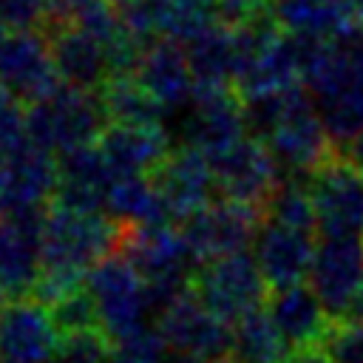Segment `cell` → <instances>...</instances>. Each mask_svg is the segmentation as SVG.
<instances>
[{
  "label": "cell",
  "mask_w": 363,
  "mask_h": 363,
  "mask_svg": "<svg viewBox=\"0 0 363 363\" xmlns=\"http://www.w3.org/2000/svg\"><path fill=\"white\" fill-rule=\"evenodd\" d=\"M85 289L96 303L99 329L111 340L150 326L153 303L147 281L122 250L105 255L85 272Z\"/></svg>",
  "instance_id": "3957f363"
},
{
  "label": "cell",
  "mask_w": 363,
  "mask_h": 363,
  "mask_svg": "<svg viewBox=\"0 0 363 363\" xmlns=\"http://www.w3.org/2000/svg\"><path fill=\"white\" fill-rule=\"evenodd\" d=\"M320 235H363V173L335 153L309 173Z\"/></svg>",
  "instance_id": "52a82bcc"
},
{
  "label": "cell",
  "mask_w": 363,
  "mask_h": 363,
  "mask_svg": "<svg viewBox=\"0 0 363 363\" xmlns=\"http://www.w3.org/2000/svg\"><path fill=\"white\" fill-rule=\"evenodd\" d=\"M26 102L17 99L9 88L0 85V147L9 153L14 147H20L23 142H28L26 133Z\"/></svg>",
  "instance_id": "e575fe53"
},
{
  "label": "cell",
  "mask_w": 363,
  "mask_h": 363,
  "mask_svg": "<svg viewBox=\"0 0 363 363\" xmlns=\"http://www.w3.org/2000/svg\"><path fill=\"white\" fill-rule=\"evenodd\" d=\"M167 111H182L196 94V77L184 51V43L156 37L145 45L133 74Z\"/></svg>",
  "instance_id": "44dd1931"
},
{
  "label": "cell",
  "mask_w": 363,
  "mask_h": 363,
  "mask_svg": "<svg viewBox=\"0 0 363 363\" xmlns=\"http://www.w3.org/2000/svg\"><path fill=\"white\" fill-rule=\"evenodd\" d=\"M264 139L286 173L309 176L335 156L332 133L323 116L315 111V96L309 91L286 111V116Z\"/></svg>",
  "instance_id": "8fae6325"
},
{
  "label": "cell",
  "mask_w": 363,
  "mask_h": 363,
  "mask_svg": "<svg viewBox=\"0 0 363 363\" xmlns=\"http://www.w3.org/2000/svg\"><path fill=\"white\" fill-rule=\"evenodd\" d=\"M267 309L275 318L281 335L286 337L292 354L320 349L335 323V318L329 315L318 292L303 281L272 289V295L267 298Z\"/></svg>",
  "instance_id": "ffe728a7"
},
{
  "label": "cell",
  "mask_w": 363,
  "mask_h": 363,
  "mask_svg": "<svg viewBox=\"0 0 363 363\" xmlns=\"http://www.w3.org/2000/svg\"><path fill=\"white\" fill-rule=\"evenodd\" d=\"M9 301H11V298H9V295L0 289V318H3V312H6V306H9Z\"/></svg>",
  "instance_id": "60d3db41"
},
{
  "label": "cell",
  "mask_w": 363,
  "mask_h": 363,
  "mask_svg": "<svg viewBox=\"0 0 363 363\" xmlns=\"http://www.w3.org/2000/svg\"><path fill=\"white\" fill-rule=\"evenodd\" d=\"M303 82V57H301V40L289 31H275L269 40H264L255 54L244 62L235 91L241 96L250 94H269L284 91Z\"/></svg>",
  "instance_id": "7402d4cb"
},
{
  "label": "cell",
  "mask_w": 363,
  "mask_h": 363,
  "mask_svg": "<svg viewBox=\"0 0 363 363\" xmlns=\"http://www.w3.org/2000/svg\"><path fill=\"white\" fill-rule=\"evenodd\" d=\"M153 179L159 184V190L164 193L176 221H184L190 213L210 204L213 196L218 193L216 170H213L210 156L190 147V145H182L179 150H170L167 159L156 167Z\"/></svg>",
  "instance_id": "2e32d148"
},
{
  "label": "cell",
  "mask_w": 363,
  "mask_h": 363,
  "mask_svg": "<svg viewBox=\"0 0 363 363\" xmlns=\"http://www.w3.org/2000/svg\"><path fill=\"white\" fill-rule=\"evenodd\" d=\"M235 363H286L292 349L281 335L269 309H252L233 323V352Z\"/></svg>",
  "instance_id": "4316f807"
},
{
  "label": "cell",
  "mask_w": 363,
  "mask_h": 363,
  "mask_svg": "<svg viewBox=\"0 0 363 363\" xmlns=\"http://www.w3.org/2000/svg\"><path fill=\"white\" fill-rule=\"evenodd\" d=\"M156 326L170 352L196 354L204 360H221L233 352V323L204 306L193 289L156 315Z\"/></svg>",
  "instance_id": "9c48e42d"
},
{
  "label": "cell",
  "mask_w": 363,
  "mask_h": 363,
  "mask_svg": "<svg viewBox=\"0 0 363 363\" xmlns=\"http://www.w3.org/2000/svg\"><path fill=\"white\" fill-rule=\"evenodd\" d=\"M125 224L108 210H71L51 204L43 224V275L37 298L45 303L60 301L85 284V272L116 252Z\"/></svg>",
  "instance_id": "6da1fadb"
},
{
  "label": "cell",
  "mask_w": 363,
  "mask_h": 363,
  "mask_svg": "<svg viewBox=\"0 0 363 363\" xmlns=\"http://www.w3.org/2000/svg\"><path fill=\"white\" fill-rule=\"evenodd\" d=\"M267 289L269 284L258 267V258L247 250L201 261L193 275L196 298L230 323L258 309L267 301Z\"/></svg>",
  "instance_id": "277c9868"
},
{
  "label": "cell",
  "mask_w": 363,
  "mask_h": 363,
  "mask_svg": "<svg viewBox=\"0 0 363 363\" xmlns=\"http://www.w3.org/2000/svg\"><path fill=\"white\" fill-rule=\"evenodd\" d=\"M105 210L128 224V227H147V224H170L176 221L164 193L159 190L156 179L150 173H128V176H116L111 190H108V201Z\"/></svg>",
  "instance_id": "484cf974"
},
{
  "label": "cell",
  "mask_w": 363,
  "mask_h": 363,
  "mask_svg": "<svg viewBox=\"0 0 363 363\" xmlns=\"http://www.w3.org/2000/svg\"><path fill=\"white\" fill-rule=\"evenodd\" d=\"M105 125L108 116L99 94L68 82H60L54 91L26 105L28 142L54 156L68 147L96 142Z\"/></svg>",
  "instance_id": "7a4b0ae2"
},
{
  "label": "cell",
  "mask_w": 363,
  "mask_h": 363,
  "mask_svg": "<svg viewBox=\"0 0 363 363\" xmlns=\"http://www.w3.org/2000/svg\"><path fill=\"white\" fill-rule=\"evenodd\" d=\"M51 318L60 329V335H71V332H88V329H99V315H96V303L91 298V292L82 286L71 289L68 295H62L57 303L48 306Z\"/></svg>",
  "instance_id": "1f68e13d"
},
{
  "label": "cell",
  "mask_w": 363,
  "mask_h": 363,
  "mask_svg": "<svg viewBox=\"0 0 363 363\" xmlns=\"http://www.w3.org/2000/svg\"><path fill=\"white\" fill-rule=\"evenodd\" d=\"M335 153H340L346 162H352V164L363 173V133H357V136H352V139L335 145Z\"/></svg>",
  "instance_id": "8d00e7d4"
},
{
  "label": "cell",
  "mask_w": 363,
  "mask_h": 363,
  "mask_svg": "<svg viewBox=\"0 0 363 363\" xmlns=\"http://www.w3.org/2000/svg\"><path fill=\"white\" fill-rule=\"evenodd\" d=\"M102 108L108 122H122V125H159L170 111L133 77H111L99 91Z\"/></svg>",
  "instance_id": "83f0119b"
},
{
  "label": "cell",
  "mask_w": 363,
  "mask_h": 363,
  "mask_svg": "<svg viewBox=\"0 0 363 363\" xmlns=\"http://www.w3.org/2000/svg\"><path fill=\"white\" fill-rule=\"evenodd\" d=\"M269 9L278 26L295 37L346 40L363 28L337 0H269Z\"/></svg>",
  "instance_id": "d4e9b609"
},
{
  "label": "cell",
  "mask_w": 363,
  "mask_h": 363,
  "mask_svg": "<svg viewBox=\"0 0 363 363\" xmlns=\"http://www.w3.org/2000/svg\"><path fill=\"white\" fill-rule=\"evenodd\" d=\"M60 184V167L54 153L23 142L9 150L0 164V213H14L26 207H45Z\"/></svg>",
  "instance_id": "9a60e30c"
},
{
  "label": "cell",
  "mask_w": 363,
  "mask_h": 363,
  "mask_svg": "<svg viewBox=\"0 0 363 363\" xmlns=\"http://www.w3.org/2000/svg\"><path fill=\"white\" fill-rule=\"evenodd\" d=\"M60 329L37 298H11L0 318V363H51Z\"/></svg>",
  "instance_id": "5bb4252c"
},
{
  "label": "cell",
  "mask_w": 363,
  "mask_h": 363,
  "mask_svg": "<svg viewBox=\"0 0 363 363\" xmlns=\"http://www.w3.org/2000/svg\"><path fill=\"white\" fill-rule=\"evenodd\" d=\"M0 17L9 28H40L48 20L43 0H0Z\"/></svg>",
  "instance_id": "d590c367"
},
{
  "label": "cell",
  "mask_w": 363,
  "mask_h": 363,
  "mask_svg": "<svg viewBox=\"0 0 363 363\" xmlns=\"http://www.w3.org/2000/svg\"><path fill=\"white\" fill-rule=\"evenodd\" d=\"M99 150L105 153L108 164L116 176L128 173H156V167L167 159L170 136L162 125H122L108 122L96 139Z\"/></svg>",
  "instance_id": "603a6c76"
},
{
  "label": "cell",
  "mask_w": 363,
  "mask_h": 363,
  "mask_svg": "<svg viewBox=\"0 0 363 363\" xmlns=\"http://www.w3.org/2000/svg\"><path fill=\"white\" fill-rule=\"evenodd\" d=\"M264 218H267L264 207L221 196V199H213L210 204H204L201 210L190 213L182 221V230H184L193 252L199 255V261H210V258H221V255L247 250L255 241Z\"/></svg>",
  "instance_id": "8992f818"
},
{
  "label": "cell",
  "mask_w": 363,
  "mask_h": 363,
  "mask_svg": "<svg viewBox=\"0 0 363 363\" xmlns=\"http://www.w3.org/2000/svg\"><path fill=\"white\" fill-rule=\"evenodd\" d=\"M111 337L102 329L62 335L51 363H111Z\"/></svg>",
  "instance_id": "d6a6232c"
},
{
  "label": "cell",
  "mask_w": 363,
  "mask_h": 363,
  "mask_svg": "<svg viewBox=\"0 0 363 363\" xmlns=\"http://www.w3.org/2000/svg\"><path fill=\"white\" fill-rule=\"evenodd\" d=\"M213 363H235L233 357H221V360H213Z\"/></svg>",
  "instance_id": "7bdbcfd3"
},
{
  "label": "cell",
  "mask_w": 363,
  "mask_h": 363,
  "mask_svg": "<svg viewBox=\"0 0 363 363\" xmlns=\"http://www.w3.org/2000/svg\"><path fill=\"white\" fill-rule=\"evenodd\" d=\"M309 286L318 292L329 315L340 320L363 292V235H320L309 269Z\"/></svg>",
  "instance_id": "30bf717a"
},
{
  "label": "cell",
  "mask_w": 363,
  "mask_h": 363,
  "mask_svg": "<svg viewBox=\"0 0 363 363\" xmlns=\"http://www.w3.org/2000/svg\"><path fill=\"white\" fill-rule=\"evenodd\" d=\"M247 130L241 94L235 88H196L184 108L182 136L184 145L216 156L235 145Z\"/></svg>",
  "instance_id": "7c38bea8"
},
{
  "label": "cell",
  "mask_w": 363,
  "mask_h": 363,
  "mask_svg": "<svg viewBox=\"0 0 363 363\" xmlns=\"http://www.w3.org/2000/svg\"><path fill=\"white\" fill-rule=\"evenodd\" d=\"M119 9H125V6H130V3H139V0H113Z\"/></svg>",
  "instance_id": "b9f144b4"
},
{
  "label": "cell",
  "mask_w": 363,
  "mask_h": 363,
  "mask_svg": "<svg viewBox=\"0 0 363 363\" xmlns=\"http://www.w3.org/2000/svg\"><path fill=\"white\" fill-rule=\"evenodd\" d=\"M252 252L258 258V267L269 284V289L298 284L309 278L312 258H315V233L281 224L275 218H264Z\"/></svg>",
  "instance_id": "ac0fdd59"
},
{
  "label": "cell",
  "mask_w": 363,
  "mask_h": 363,
  "mask_svg": "<svg viewBox=\"0 0 363 363\" xmlns=\"http://www.w3.org/2000/svg\"><path fill=\"white\" fill-rule=\"evenodd\" d=\"M45 34L51 43V57H54V68H57L60 82L99 91L111 79L108 51L96 34H91V31H85L68 20L48 23Z\"/></svg>",
  "instance_id": "d6986e66"
},
{
  "label": "cell",
  "mask_w": 363,
  "mask_h": 363,
  "mask_svg": "<svg viewBox=\"0 0 363 363\" xmlns=\"http://www.w3.org/2000/svg\"><path fill=\"white\" fill-rule=\"evenodd\" d=\"M286 363H292V357H289V360H286Z\"/></svg>",
  "instance_id": "ee69618b"
},
{
  "label": "cell",
  "mask_w": 363,
  "mask_h": 363,
  "mask_svg": "<svg viewBox=\"0 0 363 363\" xmlns=\"http://www.w3.org/2000/svg\"><path fill=\"white\" fill-rule=\"evenodd\" d=\"M196 88H235L238 77V37L235 26L216 23L184 43Z\"/></svg>",
  "instance_id": "cb8c5ba5"
},
{
  "label": "cell",
  "mask_w": 363,
  "mask_h": 363,
  "mask_svg": "<svg viewBox=\"0 0 363 363\" xmlns=\"http://www.w3.org/2000/svg\"><path fill=\"white\" fill-rule=\"evenodd\" d=\"M48 207L0 213V289L28 298L43 275V224Z\"/></svg>",
  "instance_id": "ba28073f"
},
{
  "label": "cell",
  "mask_w": 363,
  "mask_h": 363,
  "mask_svg": "<svg viewBox=\"0 0 363 363\" xmlns=\"http://www.w3.org/2000/svg\"><path fill=\"white\" fill-rule=\"evenodd\" d=\"M320 349L332 363H363V320H335Z\"/></svg>",
  "instance_id": "836d02e7"
},
{
  "label": "cell",
  "mask_w": 363,
  "mask_h": 363,
  "mask_svg": "<svg viewBox=\"0 0 363 363\" xmlns=\"http://www.w3.org/2000/svg\"><path fill=\"white\" fill-rule=\"evenodd\" d=\"M167 363H213V360H204V357H196V354H182V352H170Z\"/></svg>",
  "instance_id": "f35d334b"
},
{
  "label": "cell",
  "mask_w": 363,
  "mask_h": 363,
  "mask_svg": "<svg viewBox=\"0 0 363 363\" xmlns=\"http://www.w3.org/2000/svg\"><path fill=\"white\" fill-rule=\"evenodd\" d=\"M111 343V363H167L170 357V346L159 326H145Z\"/></svg>",
  "instance_id": "4dcf8cb0"
},
{
  "label": "cell",
  "mask_w": 363,
  "mask_h": 363,
  "mask_svg": "<svg viewBox=\"0 0 363 363\" xmlns=\"http://www.w3.org/2000/svg\"><path fill=\"white\" fill-rule=\"evenodd\" d=\"M43 3L48 11V23H62V20H68V14L74 11V6L79 0H43Z\"/></svg>",
  "instance_id": "74e56055"
},
{
  "label": "cell",
  "mask_w": 363,
  "mask_h": 363,
  "mask_svg": "<svg viewBox=\"0 0 363 363\" xmlns=\"http://www.w3.org/2000/svg\"><path fill=\"white\" fill-rule=\"evenodd\" d=\"M11 31H14V28H9V26H6V20L0 17V48H3V43L9 40V34H11Z\"/></svg>",
  "instance_id": "ab89813d"
},
{
  "label": "cell",
  "mask_w": 363,
  "mask_h": 363,
  "mask_svg": "<svg viewBox=\"0 0 363 363\" xmlns=\"http://www.w3.org/2000/svg\"><path fill=\"white\" fill-rule=\"evenodd\" d=\"M267 218H275L306 233H318V210L309 193V176L298 179L295 173H286L267 204Z\"/></svg>",
  "instance_id": "f1b7e54d"
},
{
  "label": "cell",
  "mask_w": 363,
  "mask_h": 363,
  "mask_svg": "<svg viewBox=\"0 0 363 363\" xmlns=\"http://www.w3.org/2000/svg\"><path fill=\"white\" fill-rule=\"evenodd\" d=\"M162 9V37L187 43L204 28L221 23L218 0H159Z\"/></svg>",
  "instance_id": "f546056e"
},
{
  "label": "cell",
  "mask_w": 363,
  "mask_h": 363,
  "mask_svg": "<svg viewBox=\"0 0 363 363\" xmlns=\"http://www.w3.org/2000/svg\"><path fill=\"white\" fill-rule=\"evenodd\" d=\"M210 162L216 170L218 196L235 199L244 204H255L264 210L284 179V167H281L278 156L272 153L267 139H261L255 133L241 136L227 150L210 156Z\"/></svg>",
  "instance_id": "5b68a950"
},
{
  "label": "cell",
  "mask_w": 363,
  "mask_h": 363,
  "mask_svg": "<svg viewBox=\"0 0 363 363\" xmlns=\"http://www.w3.org/2000/svg\"><path fill=\"white\" fill-rule=\"evenodd\" d=\"M0 85L26 105L60 85L51 43L43 28H14L0 48Z\"/></svg>",
  "instance_id": "4fadbf2b"
},
{
  "label": "cell",
  "mask_w": 363,
  "mask_h": 363,
  "mask_svg": "<svg viewBox=\"0 0 363 363\" xmlns=\"http://www.w3.org/2000/svg\"><path fill=\"white\" fill-rule=\"evenodd\" d=\"M57 167H60V184L51 199L54 204L71 210H105L108 190L116 173L96 142L57 153Z\"/></svg>",
  "instance_id": "e0dca14e"
}]
</instances>
